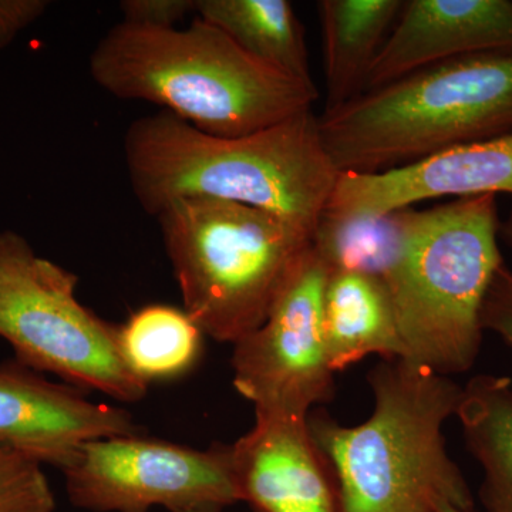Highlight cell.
<instances>
[{"mask_svg":"<svg viewBox=\"0 0 512 512\" xmlns=\"http://www.w3.org/2000/svg\"><path fill=\"white\" fill-rule=\"evenodd\" d=\"M123 147L131 190L153 217L178 198H215L315 235L340 174L313 110L239 137L210 136L161 110L134 120Z\"/></svg>","mask_w":512,"mask_h":512,"instance_id":"cell-1","label":"cell"},{"mask_svg":"<svg viewBox=\"0 0 512 512\" xmlns=\"http://www.w3.org/2000/svg\"><path fill=\"white\" fill-rule=\"evenodd\" d=\"M94 83L120 100L147 101L202 133L239 137L312 110L315 84L255 59L195 16L185 29L121 22L94 47Z\"/></svg>","mask_w":512,"mask_h":512,"instance_id":"cell-2","label":"cell"},{"mask_svg":"<svg viewBox=\"0 0 512 512\" xmlns=\"http://www.w3.org/2000/svg\"><path fill=\"white\" fill-rule=\"evenodd\" d=\"M367 382L373 412L362 424L308 417L335 476L340 512H436L439 501L474 511L473 491L443 433L463 387L406 359L382 360Z\"/></svg>","mask_w":512,"mask_h":512,"instance_id":"cell-3","label":"cell"},{"mask_svg":"<svg viewBox=\"0 0 512 512\" xmlns=\"http://www.w3.org/2000/svg\"><path fill=\"white\" fill-rule=\"evenodd\" d=\"M386 221L380 279L396 311L404 359L447 377L466 373L483 345L485 296L505 264L497 195L407 208Z\"/></svg>","mask_w":512,"mask_h":512,"instance_id":"cell-4","label":"cell"},{"mask_svg":"<svg viewBox=\"0 0 512 512\" xmlns=\"http://www.w3.org/2000/svg\"><path fill=\"white\" fill-rule=\"evenodd\" d=\"M339 173L373 174L512 131V53L423 67L320 114Z\"/></svg>","mask_w":512,"mask_h":512,"instance_id":"cell-5","label":"cell"},{"mask_svg":"<svg viewBox=\"0 0 512 512\" xmlns=\"http://www.w3.org/2000/svg\"><path fill=\"white\" fill-rule=\"evenodd\" d=\"M156 218L184 311L208 338L235 345L264 323L315 235L272 212L178 198Z\"/></svg>","mask_w":512,"mask_h":512,"instance_id":"cell-6","label":"cell"},{"mask_svg":"<svg viewBox=\"0 0 512 512\" xmlns=\"http://www.w3.org/2000/svg\"><path fill=\"white\" fill-rule=\"evenodd\" d=\"M77 285L76 274L37 255L23 235L0 231V338L18 362L77 389L140 402L148 384L121 357L119 326L86 308Z\"/></svg>","mask_w":512,"mask_h":512,"instance_id":"cell-7","label":"cell"},{"mask_svg":"<svg viewBox=\"0 0 512 512\" xmlns=\"http://www.w3.org/2000/svg\"><path fill=\"white\" fill-rule=\"evenodd\" d=\"M74 507L92 512H220L241 501L229 446L197 450L136 436L84 444L62 471Z\"/></svg>","mask_w":512,"mask_h":512,"instance_id":"cell-8","label":"cell"},{"mask_svg":"<svg viewBox=\"0 0 512 512\" xmlns=\"http://www.w3.org/2000/svg\"><path fill=\"white\" fill-rule=\"evenodd\" d=\"M329 266L312 241L258 329L234 345L232 384L255 413L309 417L335 393L323 332Z\"/></svg>","mask_w":512,"mask_h":512,"instance_id":"cell-9","label":"cell"},{"mask_svg":"<svg viewBox=\"0 0 512 512\" xmlns=\"http://www.w3.org/2000/svg\"><path fill=\"white\" fill-rule=\"evenodd\" d=\"M512 195V131L373 174L340 173L320 225L350 227L439 198Z\"/></svg>","mask_w":512,"mask_h":512,"instance_id":"cell-10","label":"cell"},{"mask_svg":"<svg viewBox=\"0 0 512 512\" xmlns=\"http://www.w3.org/2000/svg\"><path fill=\"white\" fill-rule=\"evenodd\" d=\"M140 433L127 410L94 403L18 360L0 365V446L40 466L64 471L84 444Z\"/></svg>","mask_w":512,"mask_h":512,"instance_id":"cell-11","label":"cell"},{"mask_svg":"<svg viewBox=\"0 0 512 512\" xmlns=\"http://www.w3.org/2000/svg\"><path fill=\"white\" fill-rule=\"evenodd\" d=\"M241 501L258 512H340L338 485L308 417L255 413L229 446Z\"/></svg>","mask_w":512,"mask_h":512,"instance_id":"cell-12","label":"cell"},{"mask_svg":"<svg viewBox=\"0 0 512 512\" xmlns=\"http://www.w3.org/2000/svg\"><path fill=\"white\" fill-rule=\"evenodd\" d=\"M512 53V0H407L365 93L457 57Z\"/></svg>","mask_w":512,"mask_h":512,"instance_id":"cell-13","label":"cell"},{"mask_svg":"<svg viewBox=\"0 0 512 512\" xmlns=\"http://www.w3.org/2000/svg\"><path fill=\"white\" fill-rule=\"evenodd\" d=\"M323 332L333 372L367 356L404 359L406 349L390 293L379 276L329 269L323 292Z\"/></svg>","mask_w":512,"mask_h":512,"instance_id":"cell-14","label":"cell"},{"mask_svg":"<svg viewBox=\"0 0 512 512\" xmlns=\"http://www.w3.org/2000/svg\"><path fill=\"white\" fill-rule=\"evenodd\" d=\"M403 5V0H320L326 83L323 114L342 109L365 93L367 76Z\"/></svg>","mask_w":512,"mask_h":512,"instance_id":"cell-15","label":"cell"},{"mask_svg":"<svg viewBox=\"0 0 512 512\" xmlns=\"http://www.w3.org/2000/svg\"><path fill=\"white\" fill-rule=\"evenodd\" d=\"M195 16L262 63L315 84L305 28L288 0H195Z\"/></svg>","mask_w":512,"mask_h":512,"instance_id":"cell-16","label":"cell"},{"mask_svg":"<svg viewBox=\"0 0 512 512\" xmlns=\"http://www.w3.org/2000/svg\"><path fill=\"white\" fill-rule=\"evenodd\" d=\"M458 420L470 453L483 468L480 500L487 512H512V382L474 376L463 387Z\"/></svg>","mask_w":512,"mask_h":512,"instance_id":"cell-17","label":"cell"},{"mask_svg":"<svg viewBox=\"0 0 512 512\" xmlns=\"http://www.w3.org/2000/svg\"><path fill=\"white\" fill-rule=\"evenodd\" d=\"M204 336L184 309L157 303L119 326L117 343L128 369L150 384L188 372L201 355Z\"/></svg>","mask_w":512,"mask_h":512,"instance_id":"cell-18","label":"cell"},{"mask_svg":"<svg viewBox=\"0 0 512 512\" xmlns=\"http://www.w3.org/2000/svg\"><path fill=\"white\" fill-rule=\"evenodd\" d=\"M43 466L0 446V512H55Z\"/></svg>","mask_w":512,"mask_h":512,"instance_id":"cell-19","label":"cell"},{"mask_svg":"<svg viewBox=\"0 0 512 512\" xmlns=\"http://www.w3.org/2000/svg\"><path fill=\"white\" fill-rule=\"evenodd\" d=\"M123 22L151 29H173L185 16L195 13V0H124Z\"/></svg>","mask_w":512,"mask_h":512,"instance_id":"cell-20","label":"cell"},{"mask_svg":"<svg viewBox=\"0 0 512 512\" xmlns=\"http://www.w3.org/2000/svg\"><path fill=\"white\" fill-rule=\"evenodd\" d=\"M483 329L490 330L512 349V271L507 265L498 269L484 299L481 312Z\"/></svg>","mask_w":512,"mask_h":512,"instance_id":"cell-21","label":"cell"},{"mask_svg":"<svg viewBox=\"0 0 512 512\" xmlns=\"http://www.w3.org/2000/svg\"><path fill=\"white\" fill-rule=\"evenodd\" d=\"M49 5L47 0H0V50L42 18Z\"/></svg>","mask_w":512,"mask_h":512,"instance_id":"cell-22","label":"cell"},{"mask_svg":"<svg viewBox=\"0 0 512 512\" xmlns=\"http://www.w3.org/2000/svg\"><path fill=\"white\" fill-rule=\"evenodd\" d=\"M500 234L503 235L504 241L512 248V207L505 221L501 222Z\"/></svg>","mask_w":512,"mask_h":512,"instance_id":"cell-23","label":"cell"},{"mask_svg":"<svg viewBox=\"0 0 512 512\" xmlns=\"http://www.w3.org/2000/svg\"><path fill=\"white\" fill-rule=\"evenodd\" d=\"M436 512H474V511H466L461 510V508L456 507L451 503H447V501H439L436 505Z\"/></svg>","mask_w":512,"mask_h":512,"instance_id":"cell-24","label":"cell"}]
</instances>
